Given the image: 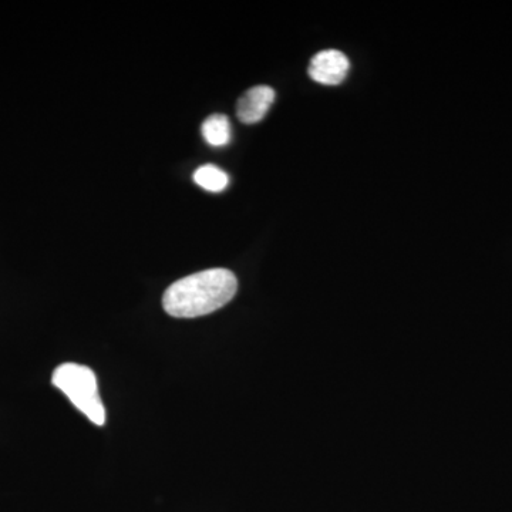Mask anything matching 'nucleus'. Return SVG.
Returning a JSON list of instances; mask_svg holds the SVG:
<instances>
[{
    "label": "nucleus",
    "instance_id": "nucleus-1",
    "mask_svg": "<svg viewBox=\"0 0 512 512\" xmlns=\"http://www.w3.org/2000/svg\"><path fill=\"white\" fill-rule=\"evenodd\" d=\"M237 291V276L231 271L207 269L174 282L164 293V311L173 318H200L224 308Z\"/></svg>",
    "mask_w": 512,
    "mask_h": 512
},
{
    "label": "nucleus",
    "instance_id": "nucleus-2",
    "mask_svg": "<svg viewBox=\"0 0 512 512\" xmlns=\"http://www.w3.org/2000/svg\"><path fill=\"white\" fill-rule=\"evenodd\" d=\"M52 383L96 426L106 423V410L101 402L99 386L92 369L77 363H64L53 373Z\"/></svg>",
    "mask_w": 512,
    "mask_h": 512
},
{
    "label": "nucleus",
    "instance_id": "nucleus-3",
    "mask_svg": "<svg viewBox=\"0 0 512 512\" xmlns=\"http://www.w3.org/2000/svg\"><path fill=\"white\" fill-rule=\"evenodd\" d=\"M350 63L348 56L339 50H322L312 57L309 76L313 82L325 86H338L348 76Z\"/></svg>",
    "mask_w": 512,
    "mask_h": 512
},
{
    "label": "nucleus",
    "instance_id": "nucleus-4",
    "mask_svg": "<svg viewBox=\"0 0 512 512\" xmlns=\"http://www.w3.org/2000/svg\"><path fill=\"white\" fill-rule=\"evenodd\" d=\"M275 101V90L269 86H255L242 94L237 104L238 119L245 124L264 120Z\"/></svg>",
    "mask_w": 512,
    "mask_h": 512
},
{
    "label": "nucleus",
    "instance_id": "nucleus-5",
    "mask_svg": "<svg viewBox=\"0 0 512 512\" xmlns=\"http://www.w3.org/2000/svg\"><path fill=\"white\" fill-rule=\"evenodd\" d=\"M202 137L212 147H224L231 141V123L224 114H212L202 123Z\"/></svg>",
    "mask_w": 512,
    "mask_h": 512
},
{
    "label": "nucleus",
    "instance_id": "nucleus-6",
    "mask_svg": "<svg viewBox=\"0 0 512 512\" xmlns=\"http://www.w3.org/2000/svg\"><path fill=\"white\" fill-rule=\"evenodd\" d=\"M195 184L210 192H221L228 187L229 175L217 165H202L194 173Z\"/></svg>",
    "mask_w": 512,
    "mask_h": 512
}]
</instances>
